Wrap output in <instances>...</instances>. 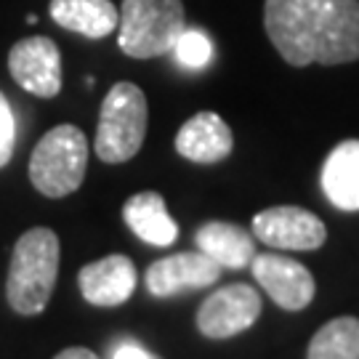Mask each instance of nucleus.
<instances>
[{
  "mask_svg": "<svg viewBox=\"0 0 359 359\" xmlns=\"http://www.w3.org/2000/svg\"><path fill=\"white\" fill-rule=\"evenodd\" d=\"M264 27L293 67L359 59V0H266Z\"/></svg>",
  "mask_w": 359,
  "mask_h": 359,
  "instance_id": "f257e3e1",
  "label": "nucleus"
},
{
  "mask_svg": "<svg viewBox=\"0 0 359 359\" xmlns=\"http://www.w3.org/2000/svg\"><path fill=\"white\" fill-rule=\"evenodd\" d=\"M59 277V237L53 229L35 226L25 231L11 253L6 298L16 314H40L51 301Z\"/></svg>",
  "mask_w": 359,
  "mask_h": 359,
  "instance_id": "f03ea898",
  "label": "nucleus"
},
{
  "mask_svg": "<svg viewBox=\"0 0 359 359\" xmlns=\"http://www.w3.org/2000/svg\"><path fill=\"white\" fill-rule=\"evenodd\" d=\"M88 168V139L77 126L51 128L29 157V181L46 197H67L86 179Z\"/></svg>",
  "mask_w": 359,
  "mask_h": 359,
  "instance_id": "7ed1b4c3",
  "label": "nucleus"
},
{
  "mask_svg": "<svg viewBox=\"0 0 359 359\" xmlns=\"http://www.w3.org/2000/svg\"><path fill=\"white\" fill-rule=\"evenodd\" d=\"M181 0H123L120 6V51L130 59H154L173 51L184 32Z\"/></svg>",
  "mask_w": 359,
  "mask_h": 359,
  "instance_id": "20e7f679",
  "label": "nucleus"
},
{
  "mask_svg": "<svg viewBox=\"0 0 359 359\" xmlns=\"http://www.w3.org/2000/svg\"><path fill=\"white\" fill-rule=\"evenodd\" d=\"M147 96L133 83H115L104 96L96 128V154L104 163H128L147 136Z\"/></svg>",
  "mask_w": 359,
  "mask_h": 359,
  "instance_id": "39448f33",
  "label": "nucleus"
},
{
  "mask_svg": "<svg viewBox=\"0 0 359 359\" xmlns=\"http://www.w3.org/2000/svg\"><path fill=\"white\" fill-rule=\"evenodd\" d=\"M261 317V295L250 285H226L197 309V330L210 341H226L250 330Z\"/></svg>",
  "mask_w": 359,
  "mask_h": 359,
  "instance_id": "423d86ee",
  "label": "nucleus"
},
{
  "mask_svg": "<svg viewBox=\"0 0 359 359\" xmlns=\"http://www.w3.org/2000/svg\"><path fill=\"white\" fill-rule=\"evenodd\" d=\"M253 237L280 250H317L327 240L320 216L295 205L266 208L253 218Z\"/></svg>",
  "mask_w": 359,
  "mask_h": 359,
  "instance_id": "0eeeda50",
  "label": "nucleus"
},
{
  "mask_svg": "<svg viewBox=\"0 0 359 359\" xmlns=\"http://www.w3.org/2000/svg\"><path fill=\"white\" fill-rule=\"evenodd\" d=\"M8 72L27 93L53 99L62 90V53L51 38H25L8 53Z\"/></svg>",
  "mask_w": 359,
  "mask_h": 359,
  "instance_id": "6e6552de",
  "label": "nucleus"
},
{
  "mask_svg": "<svg viewBox=\"0 0 359 359\" xmlns=\"http://www.w3.org/2000/svg\"><path fill=\"white\" fill-rule=\"evenodd\" d=\"M250 269H253L256 283L280 309L301 311L311 304L314 274L304 264L287 256H277V253H264V256H253Z\"/></svg>",
  "mask_w": 359,
  "mask_h": 359,
  "instance_id": "1a4fd4ad",
  "label": "nucleus"
},
{
  "mask_svg": "<svg viewBox=\"0 0 359 359\" xmlns=\"http://www.w3.org/2000/svg\"><path fill=\"white\" fill-rule=\"evenodd\" d=\"M221 277V264H216L203 250L197 253H176L154 261L147 269V290L157 298H173L189 290H203Z\"/></svg>",
  "mask_w": 359,
  "mask_h": 359,
  "instance_id": "9d476101",
  "label": "nucleus"
},
{
  "mask_svg": "<svg viewBox=\"0 0 359 359\" xmlns=\"http://www.w3.org/2000/svg\"><path fill=\"white\" fill-rule=\"evenodd\" d=\"M136 266L128 256L112 253L77 271V285L83 298L93 306H120L136 290Z\"/></svg>",
  "mask_w": 359,
  "mask_h": 359,
  "instance_id": "9b49d317",
  "label": "nucleus"
},
{
  "mask_svg": "<svg viewBox=\"0 0 359 359\" xmlns=\"http://www.w3.org/2000/svg\"><path fill=\"white\" fill-rule=\"evenodd\" d=\"M234 149V136L226 120L216 112H197L176 133V152L200 165L226 160Z\"/></svg>",
  "mask_w": 359,
  "mask_h": 359,
  "instance_id": "f8f14e48",
  "label": "nucleus"
},
{
  "mask_svg": "<svg viewBox=\"0 0 359 359\" xmlns=\"http://www.w3.org/2000/svg\"><path fill=\"white\" fill-rule=\"evenodd\" d=\"M322 192L338 210H359V139L341 142L322 165Z\"/></svg>",
  "mask_w": 359,
  "mask_h": 359,
  "instance_id": "ddd939ff",
  "label": "nucleus"
},
{
  "mask_svg": "<svg viewBox=\"0 0 359 359\" xmlns=\"http://www.w3.org/2000/svg\"><path fill=\"white\" fill-rule=\"evenodd\" d=\"M48 11L59 27L90 40L112 35L120 25L112 0H51Z\"/></svg>",
  "mask_w": 359,
  "mask_h": 359,
  "instance_id": "4468645a",
  "label": "nucleus"
},
{
  "mask_svg": "<svg viewBox=\"0 0 359 359\" xmlns=\"http://www.w3.org/2000/svg\"><path fill=\"white\" fill-rule=\"evenodd\" d=\"M123 218L139 240L157 248H168L179 237V224L170 218L163 194L157 192H139L128 197L123 205Z\"/></svg>",
  "mask_w": 359,
  "mask_h": 359,
  "instance_id": "2eb2a0df",
  "label": "nucleus"
},
{
  "mask_svg": "<svg viewBox=\"0 0 359 359\" xmlns=\"http://www.w3.org/2000/svg\"><path fill=\"white\" fill-rule=\"evenodd\" d=\"M197 248L210 256L221 269H243L256 256V240L250 231H245L229 221H208L197 229L194 237Z\"/></svg>",
  "mask_w": 359,
  "mask_h": 359,
  "instance_id": "dca6fc26",
  "label": "nucleus"
},
{
  "mask_svg": "<svg viewBox=\"0 0 359 359\" xmlns=\"http://www.w3.org/2000/svg\"><path fill=\"white\" fill-rule=\"evenodd\" d=\"M306 359H359L357 317H338L322 325L309 341Z\"/></svg>",
  "mask_w": 359,
  "mask_h": 359,
  "instance_id": "f3484780",
  "label": "nucleus"
},
{
  "mask_svg": "<svg viewBox=\"0 0 359 359\" xmlns=\"http://www.w3.org/2000/svg\"><path fill=\"white\" fill-rule=\"evenodd\" d=\"M173 53L179 59V65L189 67V69H200L210 62L213 56V46H210V38L200 29H184L181 38L176 40L173 46Z\"/></svg>",
  "mask_w": 359,
  "mask_h": 359,
  "instance_id": "a211bd4d",
  "label": "nucleus"
},
{
  "mask_svg": "<svg viewBox=\"0 0 359 359\" xmlns=\"http://www.w3.org/2000/svg\"><path fill=\"white\" fill-rule=\"evenodd\" d=\"M13 147H16V117L6 93L0 90V168L11 163Z\"/></svg>",
  "mask_w": 359,
  "mask_h": 359,
  "instance_id": "6ab92c4d",
  "label": "nucleus"
},
{
  "mask_svg": "<svg viewBox=\"0 0 359 359\" xmlns=\"http://www.w3.org/2000/svg\"><path fill=\"white\" fill-rule=\"evenodd\" d=\"M112 359H163L160 354H152L147 351L142 344H133V341H126L117 348H112Z\"/></svg>",
  "mask_w": 359,
  "mask_h": 359,
  "instance_id": "aec40b11",
  "label": "nucleus"
},
{
  "mask_svg": "<svg viewBox=\"0 0 359 359\" xmlns=\"http://www.w3.org/2000/svg\"><path fill=\"white\" fill-rule=\"evenodd\" d=\"M53 359H99L90 348H83V346H69L65 351H59Z\"/></svg>",
  "mask_w": 359,
  "mask_h": 359,
  "instance_id": "412c9836",
  "label": "nucleus"
}]
</instances>
